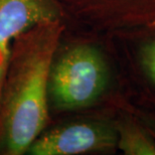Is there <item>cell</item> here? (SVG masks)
Instances as JSON below:
<instances>
[{"label":"cell","instance_id":"1","mask_svg":"<svg viewBox=\"0 0 155 155\" xmlns=\"http://www.w3.org/2000/svg\"><path fill=\"white\" fill-rule=\"evenodd\" d=\"M58 35V22L45 24L24 33L12 45L0 104L1 153H26L45 129Z\"/></svg>","mask_w":155,"mask_h":155},{"label":"cell","instance_id":"2","mask_svg":"<svg viewBox=\"0 0 155 155\" xmlns=\"http://www.w3.org/2000/svg\"><path fill=\"white\" fill-rule=\"evenodd\" d=\"M108 83V69L99 49L78 45L54 58L48 81L49 102L61 111L91 106Z\"/></svg>","mask_w":155,"mask_h":155},{"label":"cell","instance_id":"3","mask_svg":"<svg viewBox=\"0 0 155 155\" xmlns=\"http://www.w3.org/2000/svg\"><path fill=\"white\" fill-rule=\"evenodd\" d=\"M118 146L117 127L102 121H81L41 133L26 153L76 155L112 151Z\"/></svg>","mask_w":155,"mask_h":155},{"label":"cell","instance_id":"4","mask_svg":"<svg viewBox=\"0 0 155 155\" xmlns=\"http://www.w3.org/2000/svg\"><path fill=\"white\" fill-rule=\"evenodd\" d=\"M58 18L54 0H0V42L13 45L27 31Z\"/></svg>","mask_w":155,"mask_h":155},{"label":"cell","instance_id":"5","mask_svg":"<svg viewBox=\"0 0 155 155\" xmlns=\"http://www.w3.org/2000/svg\"><path fill=\"white\" fill-rule=\"evenodd\" d=\"M118 147L127 155H155V140L143 127L132 120L117 126Z\"/></svg>","mask_w":155,"mask_h":155},{"label":"cell","instance_id":"6","mask_svg":"<svg viewBox=\"0 0 155 155\" xmlns=\"http://www.w3.org/2000/svg\"><path fill=\"white\" fill-rule=\"evenodd\" d=\"M12 45L0 42V104H1V99H2V94H3V89H4L6 75H7L9 63H10Z\"/></svg>","mask_w":155,"mask_h":155},{"label":"cell","instance_id":"7","mask_svg":"<svg viewBox=\"0 0 155 155\" xmlns=\"http://www.w3.org/2000/svg\"><path fill=\"white\" fill-rule=\"evenodd\" d=\"M142 64L151 79L155 82V41L148 45L142 52Z\"/></svg>","mask_w":155,"mask_h":155},{"label":"cell","instance_id":"8","mask_svg":"<svg viewBox=\"0 0 155 155\" xmlns=\"http://www.w3.org/2000/svg\"><path fill=\"white\" fill-rule=\"evenodd\" d=\"M150 126H151V129H152L153 131H154V133H155V122H152V123H151V124H150Z\"/></svg>","mask_w":155,"mask_h":155}]
</instances>
